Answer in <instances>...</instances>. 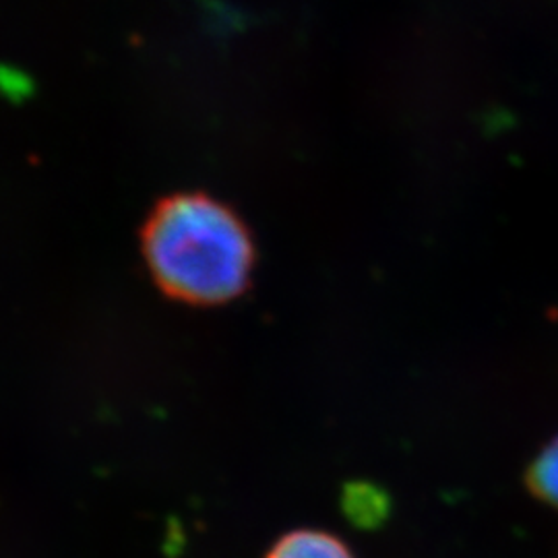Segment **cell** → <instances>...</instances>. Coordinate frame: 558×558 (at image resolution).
I'll return each instance as SVG.
<instances>
[{
  "label": "cell",
  "instance_id": "cell-1",
  "mask_svg": "<svg viewBox=\"0 0 558 558\" xmlns=\"http://www.w3.org/2000/svg\"><path fill=\"white\" fill-rule=\"evenodd\" d=\"M154 279L172 299L221 304L236 299L253 271V242L218 201L179 195L158 205L143 232Z\"/></svg>",
  "mask_w": 558,
  "mask_h": 558
},
{
  "label": "cell",
  "instance_id": "cell-2",
  "mask_svg": "<svg viewBox=\"0 0 558 558\" xmlns=\"http://www.w3.org/2000/svg\"><path fill=\"white\" fill-rule=\"evenodd\" d=\"M265 558H356L343 539L320 530H294L271 546Z\"/></svg>",
  "mask_w": 558,
  "mask_h": 558
},
{
  "label": "cell",
  "instance_id": "cell-3",
  "mask_svg": "<svg viewBox=\"0 0 558 558\" xmlns=\"http://www.w3.org/2000/svg\"><path fill=\"white\" fill-rule=\"evenodd\" d=\"M341 507L345 518L362 530H373L383 525L391 509L385 490H380L371 482H350L343 490Z\"/></svg>",
  "mask_w": 558,
  "mask_h": 558
},
{
  "label": "cell",
  "instance_id": "cell-4",
  "mask_svg": "<svg viewBox=\"0 0 558 558\" xmlns=\"http://www.w3.org/2000/svg\"><path fill=\"white\" fill-rule=\"evenodd\" d=\"M523 482L534 499L558 511V435L530 461Z\"/></svg>",
  "mask_w": 558,
  "mask_h": 558
}]
</instances>
